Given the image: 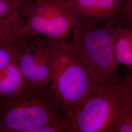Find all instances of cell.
I'll list each match as a JSON object with an SVG mask.
<instances>
[{
  "instance_id": "15",
  "label": "cell",
  "mask_w": 132,
  "mask_h": 132,
  "mask_svg": "<svg viewBox=\"0 0 132 132\" xmlns=\"http://www.w3.org/2000/svg\"><path fill=\"white\" fill-rule=\"evenodd\" d=\"M123 27H132V0H126L122 20L121 22Z\"/></svg>"
},
{
  "instance_id": "12",
  "label": "cell",
  "mask_w": 132,
  "mask_h": 132,
  "mask_svg": "<svg viewBox=\"0 0 132 132\" xmlns=\"http://www.w3.org/2000/svg\"><path fill=\"white\" fill-rule=\"evenodd\" d=\"M21 5L17 0H0V20L5 19L19 11Z\"/></svg>"
},
{
  "instance_id": "10",
  "label": "cell",
  "mask_w": 132,
  "mask_h": 132,
  "mask_svg": "<svg viewBox=\"0 0 132 132\" xmlns=\"http://www.w3.org/2000/svg\"><path fill=\"white\" fill-rule=\"evenodd\" d=\"M24 22V17L20 10L9 17L0 20V43L19 38L18 30Z\"/></svg>"
},
{
  "instance_id": "8",
  "label": "cell",
  "mask_w": 132,
  "mask_h": 132,
  "mask_svg": "<svg viewBox=\"0 0 132 132\" xmlns=\"http://www.w3.org/2000/svg\"><path fill=\"white\" fill-rule=\"evenodd\" d=\"M27 82L18 62L0 69V97L19 92Z\"/></svg>"
},
{
  "instance_id": "4",
  "label": "cell",
  "mask_w": 132,
  "mask_h": 132,
  "mask_svg": "<svg viewBox=\"0 0 132 132\" xmlns=\"http://www.w3.org/2000/svg\"><path fill=\"white\" fill-rule=\"evenodd\" d=\"M132 108L122 80L100 84L94 94L71 116L68 132H114L123 114Z\"/></svg>"
},
{
  "instance_id": "6",
  "label": "cell",
  "mask_w": 132,
  "mask_h": 132,
  "mask_svg": "<svg viewBox=\"0 0 132 132\" xmlns=\"http://www.w3.org/2000/svg\"><path fill=\"white\" fill-rule=\"evenodd\" d=\"M20 41L23 50L18 62L26 79L36 85H50L52 38L33 36L20 38Z\"/></svg>"
},
{
  "instance_id": "16",
  "label": "cell",
  "mask_w": 132,
  "mask_h": 132,
  "mask_svg": "<svg viewBox=\"0 0 132 132\" xmlns=\"http://www.w3.org/2000/svg\"><path fill=\"white\" fill-rule=\"evenodd\" d=\"M122 81L130 95L131 105L132 108V71H129L126 73Z\"/></svg>"
},
{
  "instance_id": "2",
  "label": "cell",
  "mask_w": 132,
  "mask_h": 132,
  "mask_svg": "<svg viewBox=\"0 0 132 132\" xmlns=\"http://www.w3.org/2000/svg\"><path fill=\"white\" fill-rule=\"evenodd\" d=\"M50 86L71 116L94 94L100 85L91 76L67 39L52 38Z\"/></svg>"
},
{
  "instance_id": "1",
  "label": "cell",
  "mask_w": 132,
  "mask_h": 132,
  "mask_svg": "<svg viewBox=\"0 0 132 132\" xmlns=\"http://www.w3.org/2000/svg\"><path fill=\"white\" fill-rule=\"evenodd\" d=\"M66 115L50 85L27 81L19 92L0 97V132H32Z\"/></svg>"
},
{
  "instance_id": "11",
  "label": "cell",
  "mask_w": 132,
  "mask_h": 132,
  "mask_svg": "<svg viewBox=\"0 0 132 132\" xmlns=\"http://www.w3.org/2000/svg\"><path fill=\"white\" fill-rule=\"evenodd\" d=\"M23 48L20 38L0 43V69L14 62H18Z\"/></svg>"
},
{
  "instance_id": "3",
  "label": "cell",
  "mask_w": 132,
  "mask_h": 132,
  "mask_svg": "<svg viewBox=\"0 0 132 132\" xmlns=\"http://www.w3.org/2000/svg\"><path fill=\"white\" fill-rule=\"evenodd\" d=\"M120 24H76L71 30L70 42L91 76L100 84L110 85L119 79L115 42Z\"/></svg>"
},
{
  "instance_id": "9",
  "label": "cell",
  "mask_w": 132,
  "mask_h": 132,
  "mask_svg": "<svg viewBox=\"0 0 132 132\" xmlns=\"http://www.w3.org/2000/svg\"><path fill=\"white\" fill-rule=\"evenodd\" d=\"M115 55L118 64L132 68V27L119 26L116 39Z\"/></svg>"
},
{
  "instance_id": "17",
  "label": "cell",
  "mask_w": 132,
  "mask_h": 132,
  "mask_svg": "<svg viewBox=\"0 0 132 132\" xmlns=\"http://www.w3.org/2000/svg\"><path fill=\"white\" fill-rule=\"evenodd\" d=\"M17 1L21 4V6H22V5H25L29 2L32 1V0H17Z\"/></svg>"
},
{
  "instance_id": "13",
  "label": "cell",
  "mask_w": 132,
  "mask_h": 132,
  "mask_svg": "<svg viewBox=\"0 0 132 132\" xmlns=\"http://www.w3.org/2000/svg\"><path fill=\"white\" fill-rule=\"evenodd\" d=\"M32 132H68L67 116L57 122L47 123L34 130Z\"/></svg>"
},
{
  "instance_id": "5",
  "label": "cell",
  "mask_w": 132,
  "mask_h": 132,
  "mask_svg": "<svg viewBox=\"0 0 132 132\" xmlns=\"http://www.w3.org/2000/svg\"><path fill=\"white\" fill-rule=\"evenodd\" d=\"M20 10L24 22L18 30L19 38L42 36L67 39L76 24L67 0H32Z\"/></svg>"
},
{
  "instance_id": "7",
  "label": "cell",
  "mask_w": 132,
  "mask_h": 132,
  "mask_svg": "<svg viewBox=\"0 0 132 132\" xmlns=\"http://www.w3.org/2000/svg\"><path fill=\"white\" fill-rule=\"evenodd\" d=\"M126 0H67L76 24L104 26L120 23Z\"/></svg>"
},
{
  "instance_id": "14",
  "label": "cell",
  "mask_w": 132,
  "mask_h": 132,
  "mask_svg": "<svg viewBox=\"0 0 132 132\" xmlns=\"http://www.w3.org/2000/svg\"><path fill=\"white\" fill-rule=\"evenodd\" d=\"M114 132H132V108L123 114Z\"/></svg>"
}]
</instances>
